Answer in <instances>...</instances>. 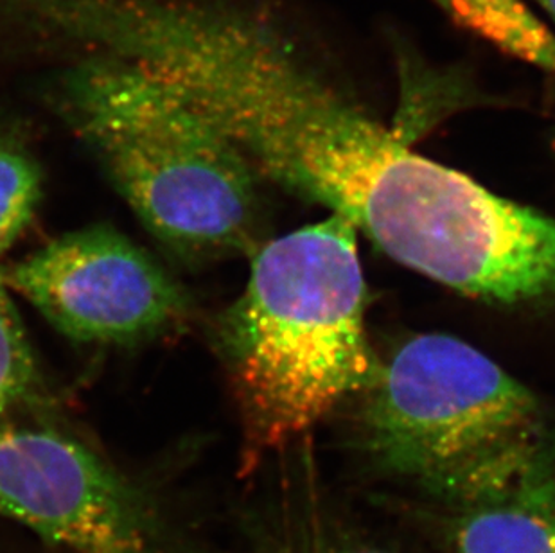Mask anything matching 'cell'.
<instances>
[{"label":"cell","instance_id":"cell-1","mask_svg":"<svg viewBox=\"0 0 555 553\" xmlns=\"http://www.w3.org/2000/svg\"><path fill=\"white\" fill-rule=\"evenodd\" d=\"M166 81L267 177L410 270L500 306L555 303V218L414 152L272 22L212 4Z\"/></svg>","mask_w":555,"mask_h":553},{"label":"cell","instance_id":"cell-2","mask_svg":"<svg viewBox=\"0 0 555 553\" xmlns=\"http://www.w3.org/2000/svg\"><path fill=\"white\" fill-rule=\"evenodd\" d=\"M357 234L331 215L257 248L245 292L218 320L216 349L242 415L243 473L377 382Z\"/></svg>","mask_w":555,"mask_h":553},{"label":"cell","instance_id":"cell-3","mask_svg":"<svg viewBox=\"0 0 555 553\" xmlns=\"http://www.w3.org/2000/svg\"><path fill=\"white\" fill-rule=\"evenodd\" d=\"M54 105L164 245L188 257L257 250L256 171L173 87L100 54L63 74Z\"/></svg>","mask_w":555,"mask_h":553},{"label":"cell","instance_id":"cell-4","mask_svg":"<svg viewBox=\"0 0 555 553\" xmlns=\"http://www.w3.org/2000/svg\"><path fill=\"white\" fill-rule=\"evenodd\" d=\"M357 448L410 498L462 501L555 464V434L532 391L473 345L420 334L363 394Z\"/></svg>","mask_w":555,"mask_h":553},{"label":"cell","instance_id":"cell-5","mask_svg":"<svg viewBox=\"0 0 555 553\" xmlns=\"http://www.w3.org/2000/svg\"><path fill=\"white\" fill-rule=\"evenodd\" d=\"M2 273L10 290L79 344H141L189 314L179 282L106 224L56 237Z\"/></svg>","mask_w":555,"mask_h":553},{"label":"cell","instance_id":"cell-6","mask_svg":"<svg viewBox=\"0 0 555 553\" xmlns=\"http://www.w3.org/2000/svg\"><path fill=\"white\" fill-rule=\"evenodd\" d=\"M0 516L74 553H160L163 522L114 465L56 429L0 419Z\"/></svg>","mask_w":555,"mask_h":553},{"label":"cell","instance_id":"cell-7","mask_svg":"<svg viewBox=\"0 0 555 553\" xmlns=\"http://www.w3.org/2000/svg\"><path fill=\"white\" fill-rule=\"evenodd\" d=\"M439 553H555V464L462 501L382 498Z\"/></svg>","mask_w":555,"mask_h":553},{"label":"cell","instance_id":"cell-8","mask_svg":"<svg viewBox=\"0 0 555 553\" xmlns=\"http://www.w3.org/2000/svg\"><path fill=\"white\" fill-rule=\"evenodd\" d=\"M256 553H409L358 522L311 473L286 484L254 522Z\"/></svg>","mask_w":555,"mask_h":553},{"label":"cell","instance_id":"cell-9","mask_svg":"<svg viewBox=\"0 0 555 553\" xmlns=\"http://www.w3.org/2000/svg\"><path fill=\"white\" fill-rule=\"evenodd\" d=\"M462 29L519 62L555 74V35L525 0H431Z\"/></svg>","mask_w":555,"mask_h":553},{"label":"cell","instance_id":"cell-10","mask_svg":"<svg viewBox=\"0 0 555 553\" xmlns=\"http://www.w3.org/2000/svg\"><path fill=\"white\" fill-rule=\"evenodd\" d=\"M43 194L42 167L11 131L0 130V257L21 240Z\"/></svg>","mask_w":555,"mask_h":553},{"label":"cell","instance_id":"cell-11","mask_svg":"<svg viewBox=\"0 0 555 553\" xmlns=\"http://www.w3.org/2000/svg\"><path fill=\"white\" fill-rule=\"evenodd\" d=\"M42 374L0 267V419L42 397Z\"/></svg>","mask_w":555,"mask_h":553},{"label":"cell","instance_id":"cell-12","mask_svg":"<svg viewBox=\"0 0 555 553\" xmlns=\"http://www.w3.org/2000/svg\"><path fill=\"white\" fill-rule=\"evenodd\" d=\"M535 4H540L543 10L548 13L552 21L555 22V0H534Z\"/></svg>","mask_w":555,"mask_h":553}]
</instances>
